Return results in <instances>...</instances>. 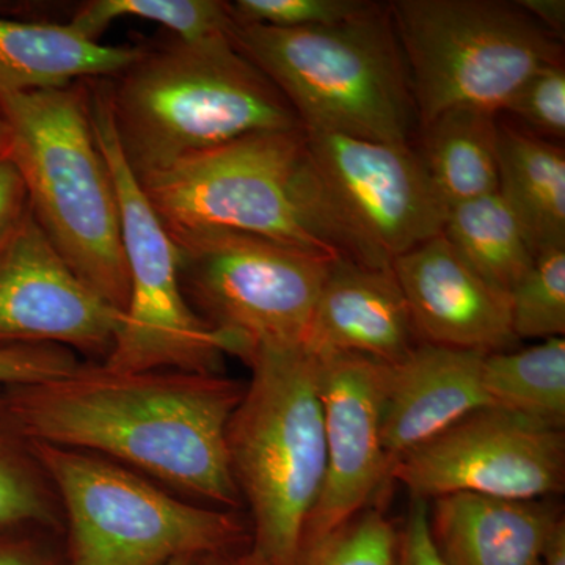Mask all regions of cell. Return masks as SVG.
Segmentation results:
<instances>
[{
    "label": "cell",
    "mask_w": 565,
    "mask_h": 565,
    "mask_svg": "<svg viewBox=\"0 0 565 565\" xmlns=\"http://www.w3.org/2000/svg\"><path fill=\"white\" fill-rule=\"evenodd\" d=\"M244 390L223 374L84 364L65 377L13 386L6 412L29 441L93 452L234 509L243 497L226 427Z\"/></svg>",
    "instance_id": "6da1fadb"
},
{
    "label": "cell",
    "mask_w": 565,
    "mask_h": 565,
    "mask_svg": "<svg viewBox=\"0 0 565 565\" xmlns=\"http://www.w3.org/2000/svg\"><path fill=\"white\" fill-rule=\"evenodd\" d=\"M137 181L169 233L226 230L390 269L341 214L303 128L250 134Z\"/></svg>",
    "instance_id": "7a4b0ae2"
},
{
    "label": "cell",
    "mask_w": 565,
    "mask_h": 565,
    "mask_svg": "<svg viewBox=\"0 0 565 565\" xmlns=\"http://www.w3.org/2000/svg\"><path fill=\"white\" fill-rule=\"evenodd\" d=\"M137 46L134 61L106 79L118 145L137 180L250 134L302 128L228 35Z\"/></svg>",
    "instance_id": "3957f363"
},
{
    "label": "cell",
    "mask_w": 565,
    "mask_h": 565,
    "mask_svg": "<svg viewBox=\"0 0 565 565\" xmlns=\"http://www.w3.org/2000/svg\"><path fill=\"white\" fill-rule=\"evenodd\" d=\"M0 117L33 217L70 269L125 313L129 274L120 207L93 132L87 81L52 90L0 93Z\"/></svg>",
    "instance_id": "277c9868"
},
{
    "label": "cell",
    "mask_w": 565,
    "mask_h": 565,
    "mask_svg": "<svg viewBox=\"0 0 565 565\" xmlns=\"http://www.w3.org/2000/svg\"><path fill=\"white\" fill-rule=\"evenodd\" d=\"M252 379L226 427L230 468L252 514V552L296 565L326 473L318 359L305 345H255Z\"/></svg>",
    "instance_id": "5b68a950"
},
{
    "label": "cell",
    "mask_w": 565,
    "mask_h": 565,
    "mask_svg": "<svg viewBox=\"0 0 565 565\" xmlns=\"http://www.w3.org/2000/svg\"><path fill=\"white\" fill-rule=\"evenodd\" d=\"M228 39L285 96L305 131L411 143L416 110L388 7L322 28L232 21Z\"/></svg>",
    "instance_id": "8992f818"
},
{
    "label": "cell",
    "mask_w": 565,
    "mask_h": 565,
    "mask_svg": "<svg viewBox=\"0 0 565 565\" xmlns=\"http://www.w3.org/2000/svg\"><path fill=\"white\" fill-rule=\"evenodd\" d=\"M29 448L61 497L65 565H167L252 544L234 512L178 500L125 465L40 441Z\"/></svg>",
    "instance_id": "52a82bcc"
},
{
    "label": "cell",
    "mask_w": 565,
    "mask_h": 565,
    "mask_svg": "<svg viewBox=\"0 0 565 565\" xmlns=\"http://www.w3.org/2000/svg\"><path fill=\"white\" fill-rule=\"evenodd\" d=\"M388 11L422 126L463 107L498 115L531 74L564 62L563 43L516 2L396 0Z\"/></svg>",
    "instance_id": "ba28073f"
},
{
    "label": "cell",
    "mask_w": 565,
    "mask_h": 565,
    "mask_svg": "<svg viewBox=\"0 0 565 565\" xmlns=\"http://www.w3.org/2000/svg\"><path fill=\"white\" fill-rule=\"evenodd\" d=\"M93 132L106 158L118 207L129 300L104 367L120 373L185 371L222 374L226 355L247 359L250 345L204 322L185 300L177 248L122 158L106 79L87 81Z\"/></svg>",
    "instance_id": "9c48e42d"
},
{
    "label": "cell",
    "mask_w": 565,
    "mask_h": 565,
    "mask_svg": "<svg viewBox=\"0 0 565 565\" xmlns=\"http://www.w3.org/2000/svg\"><path fill=\"white\" fill-rule=\"evenodd\" d=\"M169 234L182 292L204 322L250 349L305 345L334 259L226 230Z\"/></svg>",
    "instance_id": "30bf717a"
},
{
    "label": "cell",
    "mask_w": 565,
    "mask_h": 565,
    "mask_svg": "<svg viewBox=\"0 0 565 565\" xmlns=\"http://www.w3.org/2000/svg\"><path fill=\"white\" fill-rule=\"evenodd\" d=\"M388 479L426 501L455 493L545 500L564 492V430L490 405L405 452Z\"/></svg>",
    "instance_id": "8fae6325"
},
{
    "label": "cell",
    "mask_w": 565,
    "mask_h": 565,
    "mask_svg": "<svg viewBox=\"0 0 565 565\" xmlns=\"http://www.w3.org/2000/svg\"><path fill=\"white\" fill-rule=\"evenodd\" d=\"M305 136L323 184L382 267L444 232L448 210L411 143L322 131Z\"/></svg>",
    "instance_id": "7c38bea8"
},
{
    "label": "cell",
    "mask_w": 565,
    "mask_h": 565,
    "mask_svg": "<svg viewBox=\"0 0 565 565\" xmlns=\"http://www.w3.org/2000/svg\"><path fill=\"white\" fill-rule=\"evenodd\" d=\"M122 311L70 269L28 212L0 245V348L54 344L109 355Z\"/></svg>",
    "instance_id": "4fadbf2b"
},
{
    "label": "cell",
    "mask_w": 565,
    "mask_h": 565,
    "mask_svg": "<svg viewBox=\"0 0 565 565\" xmlns=\"http://www.w3.org/2000/svg\"><path fill=\"white\" fill-rule=\"evenodd\" d=\"M316 359L326 473L305 525L300 552L348 525L388 479L382 446L386 363L355 353H330Z\"/></svg>",
    "instance_id": "5bb4252c"
},
{
    "label": "cell",
    "mask_w": 565,
    "mask_h": 565,
    "mask_svg": "<svg viewBox=\"0 0 565 565\" xmlns=\"http://www.w3.org/2000/svg\"><path fill=\"white\" fill-rule=\"evenodd\" d=\"M392 269L423 343L493 353L519 341L508 294L479 277L444 234L397 256Z\"/></svg>",
    "instance_id": "9a60e30c"
},
{
    "label": "cell",
    "mask_w": 565,
    "mask_h": 565,
    "mask_svg": "<svg viewBox=\"0 0 565 565\" xmlns=\"http://www.w3.org/2000/svg\"><path fill=\"white\" fill-rule=\"evenodd\" d=\"M487 353L418 343L403 360L386 364L382 446L388 463L490 407L482 386Z\"/></svg>",
    "instance_id": "2e32d148"
},
{
    "label": "cell",
    "mask_w": 565,
    "mask_h": 565,
    "mask_svg": "<svg viewBox=\"0 0 565 565\" xmlns=\"http://www.w3.org/2000/svg\"><path fill=\"white\" fill-rule=\"evenodd\" d=\"M416 337L393 269L334 259L323 281L305 348L313 355L355 353L393 364L415 348Z\"/></svg>",
    "instance_id": "e0dca14e"
},
{
    "label": "cell",
    "mask_w": 565,
    "mask_h": 565,
    "mask_svg": "<svg viewBox=\"0 0 565 565\" xmlns=\"http://www.w3.org/2000/svg\"><path fill=\"white\" fill-rule=\"evenodd\" d=\"M433 501L430 533L446 565H542L564 522L546 500L455 493Z\"/></svg>",
    "instance_id": "ac0fdd59"
},
{
    "label": "cell",
    "mask_w": 565,
    "mask_h": 565,
    "mask_svg": "<svg viewBox=\"0 0 565 565\" xmlns=\"http://www.w3.org/2000/svg\"><path fill=\"white\" fill-rule=\"evenodd\" d=\"M139 46L84 39L68 24L0 18V93L65 88L109 79L134 61Z\"/></svg>",
    "instance_id": "d6986e66"
},
{
    "label": "cell",
    "mask_w": 565,
    "mask_h": 565,
    "mask_svg": "<svg viewBox=\"0 0 565 565\" xmlns=\"http://www.w3.org/2000/svg\"><path fill=\"white\" fill-rule=\"evenodd\" d=\"M493 111L451 109L422 126L424 169L446 210L500 191V121Z\"/></svg>",
    "instance_id": "ffe728a7"
},
{
    "label": "cell",
    "mask_w": 565,
    "mask_h": 565,
    "mask_svg": "<svg viewBox=\"0 0 565 565\" xmlns=\"http://www.w3.org/2000/svg\"><path fill=\"white\" fill-rule=\"evenodd\" d=\"M500 193L522 222L535 255L565 245L563 147L500 122Z\"/></svg>",
    "instance_id": "44dd1931"
},
{
    "label": "cell",
    "mask_w": 565,
    "mask_h": 565,
    "mask_svg": "<svg viewBox=\"0 0 565 565\" xmlns=\"http://www.w3.org/2000/svg\"><path fill=\"white\" fill-rule=\"evenodd\" d=\"M441 234L479 277L508 296L535 259L522 222L500 191L449 207Z\"/></svg>",
    "instance_id": "7402d4cb"
},
{
    "label": "cell",
    "mask_w": 565,
    "mask_h": 565,
    "mask_svg": "<svg viewBox=\"0 0 565 565\" xmlns=\"http://www.w3.org/2000/svg\"><path fill=\"white\" fill-rule=\"evenodd\" d=\"M482 386L494 407L564 430V337L523 351L487 353Z\"/></svg>",
    "instance_id": "603a6c76"
},
{
    "label": "cell",
    "mask_w": 565,
    "mask_h": 565,
    "mask_svg": "<svg viewBox=\"0 0 565 565\" xmlns=\"http://www.w3.org/2000/svg\"><path fill=\"white\" fill-rule=\"evenodd\" d=\"M156 22L182 41H203L228 35L232 13L221 0H92L82 3L68 22L84 39L98 41L118 20Z\"/></svg>",
    "instance_id": "cb8c5ba5"
},
{
    "label": "cell",
    "mask_w": 565,
    "mask_h": 565,
    "mask_svg": "<svg viewBox=\"0 0 565 565\" xmlns=\"http://www.w3.org/2000/svg\"><path fill=\"white\" fill-rule=\"evenodd\" d=\"M516 340H552L565 334V245L544 248L511 294Z\"/></svg>",
    "instance_id": "d4e9b609"
},
{
    "label": "cell",
    "mask_w": 565,
    "mask_h": 565,
    "mask_svg": "<svg viewBox=\"0 0 565 565\" xmlns=\"http://www.w3.org/2000/svg\"><path fill=\"white\" fill-rule=\"evenodd\" d=\"M296 565H397V531L381 511L360 512L348 525L300 552Z\"/></svg>",
    "instance_id": "484cf974"
},
{
    "label": "cell",
    "mask_w": 565,
    "mask_h": 565,
    "mask_svg": "<svg viewBox=\"0 0 565 565\" xmlns=\"http://www.w3.org/2000/svg\"><path fill=\"white\" fill-rule=\"evenodd\" d=\"M237 22L277 29L322 28L363 17L374 9L366 0H236L228 2Z\"/></svg>",
    "instance_id": "4316f807"
},
{
    "label": "cell",
    "mask_w": 565,
    "mask_h": 565,
    "mask_svg": "<svg viewBox=\"0 0 565 565\" xmlns=\"http://www.w3.org/2000/svg\"><path fill=\"white\" fill-rule=\"evenodd\" d=\"M57 523L32 465L0 440V534L18 526Z\"/></svg>",
    "instance_id": "83f0119b"
},
{
    "label": "cell",
    "mask_w": 565,
    "mask_h": 565,
    "mask_svg": "<svg viewBox=\"0 0 565 565\" xmlns=\"http://www.w3.org/2000/svg\"><path fill=\"white\" fill-rule=\"evenodd\" d=\"M505 114L523 122L525 131L550 141L565 137L564 62L542 66L531 74L505 104Z\"/></svg>",
    "instance_id": "f1b7e54d"
},
{
    "label": "cell",
    "mask_w": 565,
    "mask_h": 565,
    "mask_svg": "<svg viewBox=\"0 0 565 565\" xmlns=\"http://www.w3.org/2000/svg\"><path fill=\"white\" fill-rule=\"evenodd\" d=\"M84 366L76 352L62 345L33 344L0 348V385L24 386L65 377Z\"/></svg>",
    "instance_id": "f546056e"
},
{
    "label": "cell",
    "mask_w": 565,
    "mask_h": 565,
    "mask_svg": "<svg viewBox=\"0 0 565 565\" xmlns=\"http://www.w3.org/2000/svg\"><path fill=\"white\" fill-rule=\"evenodd\" d=\"M397 565H446L430 533L429 501L412 500L397 533Z\"/></svg>",
    "instance_id": "4dcf8cb0"
},
{
    "label": "cell",
    "mask_w": 565,
    "mask_h": 565,
    "mask_svg": "<svg viewBox=\"0 0 565 565\" xmlns=\"http://www.w3.org/2000/svg\"><path fill=\"white\" fill-rule=\"evenodd\" d=\"M31 211L28 188L9 152L0 154V245Z\"/></svg>",
    "instance_id": "1f68e13d"
},
{
    "label": "cell",
    "mask_w": 565,
    "mask_h": 565,
    "mask_svg": "<svg viewBox=\"0 0 565 565\" xmlns=\"http://www.w3.org/2000/svg\"><path fill=\"white\" fill-rule=\"evenodd\" d=\"M0 565H65L63 552L54 555L32 539L0 535Z\"/></svg>",
    "instance_id": "d6a6232c"
},
{
    "label": "cell",
    "mask_w": 565,
    "mask_h": 565,
    "mask_svg": "<svg viewBox=\"0 0 565 565\" xmlns=\"http://www.w3.org/2000/svg\"><path fill=\"white\" fill-rule=\"evenodd\" d=\"M520 7L530 14L546 32L563 40L565 31L564 0H519Z\"/></svg>",
    "instance_id": "836d02e7"
},
{
    "label": "cell",
    "mask_w": 565,
    "mask_h": 565,
    "mask_svg": "<svg viewBox=\"0 0 565 565\" xmlns=\"http://www.w3.org/2000/svg\"><path fill=\"white\" fill-rule=\"evenodd\" d=\"M200 565H267L264 564L255 553L252 552L250 545L244 548L232 550V552L218 553L203 557Z\"/></svg>",
    "instance_id": "e575fe53"
},
{
    "label": "cell",
    "mask_w": 565,
    "mask_h": 565,
    "mask_svg": "<svg viewBox=\"0 0 565 565\" xmlns=\"http://www.w3.org/2000/svg\"><path fill=\"white\" fill-rule=\"evenodd\" d=\"M542 565H565V522L561 523L553 535Z\"/></svg>",
    "instance_id": "d590c367"
},
{
    "label": "cell",
    "mask_w": 565,
    "mask_h": 565,
    "mask_svg": "<svg viewBox=\"0 0 565 565\" xmlns=\"http://www.w3.org/2000/svg\"><path fill=\"white\" fill-rule=\"evenodd\" d=\"M9 148V129H7L6 121L0 117V154Z\"/></svg>",
    "instance_id": "8d00e7d4"
},
{
    "label": "cell",
    "mask_w": 565,
    "mask_h": 565,
    "mask_svg": "<svg viewBox=\"0 0 565 565\" xmlns=\"http://www.w3.org/2000/svg\"><path fill=\"white\" fill-rule=\"evenodd\" d=\"M202 561L203 557H181V559L172 561L167 565H200Z\"/></svg>",
    "instance_id": "74e56055"
}]
</instances>
